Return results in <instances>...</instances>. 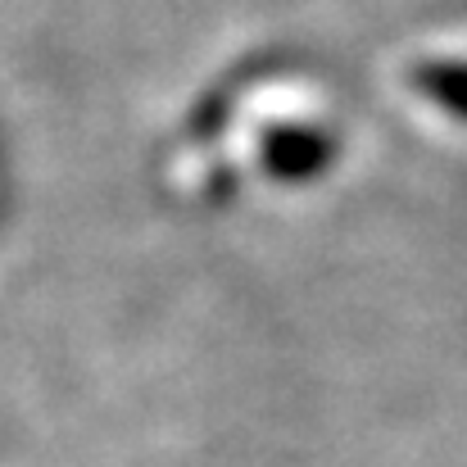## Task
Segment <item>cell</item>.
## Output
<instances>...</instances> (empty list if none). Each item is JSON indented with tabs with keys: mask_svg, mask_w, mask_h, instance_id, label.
Masks as SVG:
<instances>
[{
	"mask_svg": "<svg viewBox=\"0 0 467 467\" xmlns=\"http://www.w3.org/2000/svg\"><path fill=\"white\" fill-rule=\"evenodd\" d=\"M331 159H336V141H327L313 128H277L268 150H264V163L282 182H309L313 172H322Z\"/></svg>",
	"mask_w": 467,
	"mask_h": 467,
	"instance_id": "obj_1",
	"label": "cell"
},
{
	"mask_svg": "<svg viewBox=\"0 0 467 467\" xmlns=\"http://www.w3.org/2000/svg\"><path fill=\"white\" fill-rule=\"evenodd\" d=\"M413 82L441 109H450L454 119H467V64H422Z\"/></svg>",
	"mask_w": 467,
	"mask_h": 467,
	"instance_id": "obj_2",
	"label": "cell"
}]
</instances>
